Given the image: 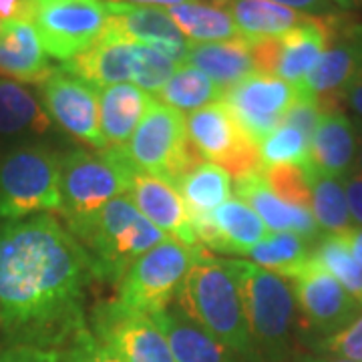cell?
I'll return each instance as SVG.
<instances>
[{"mask_svg":"<svg viewBox=\"0 0 362 362\" xmlns=\"http://www.w3.org/2000/svg\"><path fill=\"white\" fill-rule=\"evenodd\" d=\"M292 362H352L346 358H338V356H330V354H298L292 358Z\"/></svg>","mask_w":362,"mask_h":362,"instance_id":"48","label":"cell"},{"mask_svg":"<svg viewBox=\"0 0 362 362\" xmlns=\"http://www.w3.org/2000/svg\"><path fill=\"white\" fill-rule=\"evenodd\" d=\"M40 101L52 123L66 135L105 151L107 143L99 127V89L81 81L65 69H54L39 85Z\"/></svg>","mask_w":362,"mask_h":362,"instance_id":"12","label":"cell"},{"mask_svg":"<svg viewBox=\"0 0 362 362\" xmlns=\"http://www.w3.org/2000/svg\"><path fill=\"white\" fill-rule=\"evenodd\" d=\"M151 318L163 332L175 362H240L233 352L194 322L177 304L151 314Z\"/></svg>","mask_w":362,"mask_h":362,"instance_id":"24","label":"cell"},{"mask_svg":"<svg viewBox=\"0 0 362 362\" xmlns=\"http://www.w3.org/2000/svg\"><path fill=\"white\" fill-rule=\"evenodd\" d=\"M356 173H362V133L358 135V149H356V161H354V169Z\"/></svg>","mask_w":362,"mask_h":362,"instance_id":"49","label":"cell"},{"mask_svg":"<svg viewBox=\"0 0 362 362\" xmlns=\"http://www.w3.org/2000/svg\"><path fill=\"white\" fill-rule=\"evenodd\" d=\"M52 129V121L37 93L25 83L0 78V139L37 141Z\"/></svg>","mask_w":362,"mask_h":362,"instance_id":"23","label":"cell"},{"mask_svg":"<svg viewBox=\"0 0 362 362\" xmlns=\"http://www.w3.org/2000/svg\"><path fill=\"white\" fill-rule=\"evenodd\" d=\"M28 0H0V23L4 21H26Z\"/></svg>","mask_w":362,"mask_h":362,"instance_id":"45","label":"cell"},{"mask_svg":"<svg viewBox=\"0 0 362 362\" xmlns=\"http://www.w3.org/2000/svg\"><path fill=\"white\" fill-rule=\"evenodd\" d=\"M175 302L240 362H259L230 259H218L199 247Z\"/></svg>","mask_w":362,"mask_h":362,"instance_id":"2","label":"cell"},{"mask_svg":"<svg viewBox=\"0 0 362 362\" xmlns=\"http://www.w3.org/2000/svg\"><path fill=\"white\" fill-rule=\"evenodd\" d=\"M49 54L30 21H4L0 23V75L18 83L40 85L51 75Z\"/></svg>","mask_w":362,"mask_h":362,"instance_id":"19","label":"cell"},{"mask_svg":"<svg viewBox=\"0 0 362 362\" xmlns=\"http://www.w3.org/2000/svg\"><path fill=\"white\" fill-rule=\"evenodd\" d=\"M131 165L119 149H73L61 156V209L77 235L109 202L127 194Z\"/></svg>","mask_w":362,"mask_h":362,"instance_id":"5","label":"cell"},{"mask_svg":"<svg viewBox=\"0 0 362 362\" xmlns=\"http://www.w3.org/2000/svg\"><path fill=\"white\" fill-rule=\"evenodd\" d=\"M185 65L195 66L221 89H228L247 75L258 73L250 42L242 37L221 42H192Z\"/></svg>","mask_w":362,"mask_h":362,"instance_id":"26","label":"cell"},{"mask_svg":"<svg viewBox=\"0 0 362 362\" xmlns=\"http://www.w3.org/2000/svg\"><path fill=\"white\" fill-rule=\"evenodd\" d=\"M262 169L274 165H300L310 169V141L288 125H280L259 141Z\"/></svg>","mask_w":362,"mask_h":362,"instance_id":"35","label":"cell"},{"mask_svg":"<svg viewBox=\"0 0 362 362\" xmlns=\"http://www.w3.org/2000/svg\"><path fill=\"white\" fill-rule=\"evenodd\" d=\"M168 13L189 42H221L240 37L230 13L216 4L187 0L168 8Z\"/></svg>","mask_w":362,"mask_h":362,"instance_id":"29","label":"cell"},{"mask_svg":"<svg viewBox=\"0 0 362 362\" xmlns=\"http://www.w3.org/2000/svg\"><path fill=\"white\" fill-rule=\"evenodd\" d=\"M61 209V156L39 141L0 153V220L16 221Z\"/></svg>","mask_w":362,"mask_h":362,"instance_id":"6","label":"cell"},{"mask_svg":"<svg viewBox=\"0 0 362 362\" xmlns=\"http://www.w3.org/2000/svg\"><path fill=\"white\" fill-rule=\"evenodd\" d=\"M246 258L259 268L290 280L312 258V247L310 242L296 233L276 232L268 233L259 244L252 247Z\"/></svg>","mask_w":362,"mask_h":362,"instance_id":"31","label":"cell"},{"mask_svg":"<svg viewBox=\"0 0 362 362\" xmlns=\"http://www.w3.org/2000/svg\"><path fill=\"white\" fill-rule=\"evenodd\" d=\"M26 21L47 54L66 63L103 35L109 11L107 0H28Z\"/></svg>","mask_w":362,"mask_h":362,"instance_id":"8","label":"cell"},{"mask_svg":"<svg viewBox=\"0 0 362 362\" xmlns=\"http://www.w3.org/2000/svg\"><path fill=\"white\" fill-rule=\"evenodd\" d=\"M337 35V14L332 16H308L280 37V51L276 63V77L286 83L302 87L310 71L320 61L330 40Z\"/></svg>","mask_w":362,"mask_h":362,"instance_id":"17","label":"cell"},{"mask_svg":"<svg viewBox=\"0 0 362 362\" xmlns=\"http://www.w3.org/2000/svg\"><path fill=\"white\" fill-rule=\"evenodd\" d=\"M350 35L354 37V39L358 40L362 45V25L361 26H354V28H350Z\"/></svg>","mask_w":362,"mask_h":362,"instance_id":"51","label":"cell"},{"mask_svg":"<svg viewBox=\"0 0 362 362\" xmlns=\"http://www.w3.org/2000/svg\"><path fill=\"white\" fill-rule=\"evenodd\" d=\"M185 129L202 157L233 177L262 171L258 143L240 127L223 101L189 113L185 117Z\"/></svg>","mask_w":362,"mask_h":362,"instance_id":"10","label":"cell"},{"mask_svg":"<svg viewBox=\"0 0 362 362\" xmlns=\"http://www.w3.org/2000/svg\"><path fill=\"white\" fill-rule=\"evenodd\" d=\"M127 197L147 220L156 223L161 232L169 233L171 240L189 250L202 247L192 230L187 209L175 185L157 175L131 168Z\"/></svg>","mask_w":362,"mask_h":362,"instance_id":"16","label":"cell"},{"mask_svg":"<svg viewBox=\"0 0 362 362\" xmlns=\"http://www.w3.org/2000/svg\"><path fill=\"white\" fill-rule=\"evenodd\" d=\"M131 168L157 175L175 185L206 159L195 149L180 111L153 99L139 127L123 149H119Z\"/></svg>","mask_w":362,"mask_h":362,"instance_id":"7","label":"cell"},{"mask_svg":"<svg viewBox=\"0 0 362 362\" xmlns=\"http://www.w3.org/2000/svg\"><path fill=\"white\" fill-rule=\"evenodd\" d=\"M0 362H61L57 350L35 346H4L0 349Z\"/></svg>","mask_w":362,"mask_h":362,"instance_id":"42","label":"cell"},{"mask_svg":"<svg viewBox=\"0 0 362 362\" xmlns=\"http://www.w3.org/2000/svg\"><path fill=\"white\" fill-rule=\"evenodd\" d=\"M346 107L352 115V123L356 131L361 129L362 133V65L361 69L354 73V77L350 78L349 85L344 87L342 95H340V109Z\"/></svg>","mask_w":362,"mask_h":362,"instance_id":"41","label":"cell"},{"mask_svg":"<svg viewBox=\"0 0 362 362\" xmlns=\"http://www.w3.org/2000/svg\"><path fill=\"white\" fill-rule=\"evenodd\" d=\"M362 65V45L352 35L330 45L298 89L316 99L322 111L340 109V95Z\"/></svg>","mask_w":362,"mask_h":362,"instance_id":"22","label":"cell"},{"mask_svg":"<svg viewBox=\"0 0 362 362\" xmlns=\"http://www.w3.org/2000/svg\"><path fill=\"white\" fill-rule=\"evenodd\" d=\"M109 23L135 45H145L163 52L177 65H185L192 42L183 37L180 28L171 21L168 8L159 6H137L107 0Z\"/></svg>","mask_w":362,"mask_h":362,"instance_id":"15","label":"cell"},{"mask_svg":"<svg viewBox=\"0 0 362 362\" xmlns=\"http://www.w3.org/2000/svg\"><path fill=\"white\" fill-rule=\"evenodd\" d=\"M89 252L49 214L0 226V330L8 346L61 350L89 328Z\"/></svg>","mask_w":362,"mask_h":362,"instance_id":"1","label":"cell"},{"mask_svg":"<svg viewBox=\"0 0 362 362\" xmlns=\"http://www.w3.org/2000/svg\"><path fill=\"white\" fill-rule=\"evenodd\" d=\"M89 252L99 280L117 284L145 252L168 240L127 195H119L75 235Z\"/></svg>","mask_w":362,"mask_h":362,"instance_id":"4","label":"cell"},{"mask_svg":"<svg viewBox=\"0 0 362 362\" xmlns=\"http://www.w3.org/2000/svg\"><path fill=\"white\" fill-rule=\"evenodd\" d=\"M342 238H344V242H346V246H349L350 254L354 256V259L358 264H362V228H354L349 233H344Z\"/></svg>","mask_w":362,"mask_h":362,"instance_id":"46","label":"cell"},{"mask_svg":"<svg viewBox=\"0 0 362 362\" xmlns=\"http://www.w3.org/2000/svg\"><path fill=\"white\" fill-rule=\"evenodd\" d=\"M209 216L216 230L214 250L221 254L246 256L270 232L258 214L238 197L214 209Z\"/></svg>","mask_w":362,"mask_h":362,"instance_id":"28","label":"cell"},{"mask_svg":"<svg viewBox=\"0 0 362 362\" xmlns=\"http://www.w3.org/2000/svg\"><path fill=\"white\" fill-rule=\"evenodd\" d=\"M290 282L304 324L318 332L320 338L342 330L362 314L361 304L314 258V254Z\"/></svg>","mask_w":362,"mask_h":362,"instance_id":"13","label":"cell"},{"mask_svg":"<svg viewBox=\"0 0 362 362\" xmlns=\"http://www.w3.org/2000/svg\"><path fill=\"white\" fill-rule=\"evenodd\" d=\"M259 362H288L296 324V300L282 276L247 259H230Z\"/></svg>","mask_w":362,"mask_h":362,"instance_id":"3","label":"cell"},{"mask_svg":"<svg viewBox=\"0 0 362 362\" xmlns=\"http://www.w3.org/2000/svg\"><path fill=\"white\" fill-rule=\"evenodd\" d=\"M226 89L216 85L202 71L192 65H180L175 75L165 83V87L157 93V101L168 105L180 113H194L206 105L218 103L223 99Z\"/></svg>","mask_w":362,"mask_h":362,"instance_id":"32","label":"cell"},{"mask_svg":"<svg viewBox=\"0 0 362 362\" xmlns=\"http://www.w3.org/2000/svg\"><path fill=\"white\" fill-rule=\"evenodd\" d=\"M298 87L280 77L254 73L223 93V103L240 123V127L258 143L282 125V117L298 99Z\"/></svg>","mask_w":362,"mask_h":362,"instance_id":"14","label":"cell"},{"mask_svg":"<svg viewBox=\"0 0 362 362\" xmlns=\"http://www.w3.org/2000/svg\"><path fill=\"white\" fill-rule=\"evenodd\" d=\"M153 97L131 83L99 90V127L107 149H123L139 127Z\"/></svg>","mask_w":362,"mask_h":362,"instance_id":"25","label":"cell"},{"mask_svg":"<svg viewBox=\"0 0 362 362\" xmlns=\"http://www.w3.org/2000/svg\"><path fill=\"white\" fill-rule=\"evenodd\" d=\"M61 362H121L111 350H107L93 337L90 328L81 332L65 349L57 350Z\"/></svg>","mask_w":362,"mask_h":362,"instance_id":"40","label":"cell"},{"mask_svg":"<svg viewBox=\"0 0 362 362\" xmlns=\"http://www.w3.org/2000/svg\"><path fill=\"white\" fill-rule=\"evenodd\" d=\"M175 189L187 211H214L232 199V175L220 165L204 161L183 175Z\"/></svg>","mask_w":362,"mask_h":362,"instance_id":"30","label":"cell"},{"mask_svg":"<svg viewBox=\"0 0 362 362\" xmlns=\"http://www.w3.org/2000/svg\"><path fill=\"white\" fill-rule=\"evenodd\" d=\"M312 254L362 306V264L350 254L344 238L337 233H324L314 242Z\"/></svg>","mask_w":362,"mask_h":362,"instance_id":"34","label":"cell"},{"mask_svg":"<svg viewBox=\"0 0 362 362\" xmlns=\"http://www.w3.org/2000/svg\"><path fill=\"white\" fill-rule=\"evenodd\" d=\"M238 199L252 207L266 228L272 232L296 233L306 242L314 244L320 238V228L310 209L290 206L268 189L262 171L235 177Z\"/></svg>","mask_w":362,"mask_h":362,"instance_id":"20","label":"cell"},{"mask_svg":"<svg viewBox=\"0 0 362 362\" xmlns=\"http://www.w3.org/2000/svg\"><path fill=\"white\" fill-rule=\"evenodd\" d=\"M332 2H334V4H337L338 8H340V6H342V0H332Z\"/></svg>","mask_w":362,"mask_h":362,"instance_id":"53","label":"cell"},{"mask_svg":"<svg viewBox=\"0 0 362 362\" xmlns=\"http://www.w3.org/2000/svg\"><path fill=\"white\" fill-rule=\"evenodd\" d=\"M115 2H125V4H137V6H159V8H171L183 4L187 0H115Z\"/></svg>","mask_w":362,"mask_h":362,"instance_id":"47","label":"cell"},{"mask_svg":"<svg viewBox=\"0 0 362 362\" xmlns=\"http://www.w3.org/2000/svg\"><path fill=\"white\" fill-rule=\"evenodd\" d=\"M264 181L272 194L290 206L310 209L312 192L308 175L300 165H274L262 169Z\"/></svg>","mask_w":362,"mask_h":362,"instance_id":"37","label":"cell"},{"mask_svg":"<svg viewBox=\"0 0 362 362\" xmlns=\"http://www.w3.org/2000/svg\"><path fill=\"white\" fill-rule=\"evenodd\" d=\"M228 2H230V0H209V4H216V6H221V8H223Z\"/></svg>","mask_w":362,"mask_h":362,"instance_id":"52","label":"cell"},{"mask_svg":"<svg viewBox=\"0 0 362 362\" xmlns=\"http://www.w3.org/2000/svg\"><path fill=\"white\" fill-rule=\"evenodd\" d=\"M197 250L199 247L189 250L181 246L180 242L171 238L151 247L131 266L119 282L117 302L149 316L169 308L171 302L177 298Z\"/></svg>","mask_w":362,"mask_h":362,"instance_id":"9","label":"cell"},{"mask_svg":"<svg viewBox=\"0 0 362 362\" xmlns=\"http://www.w3.org/2000/svg\"><path fill=\"white\" fill-rule=\"evenodd\" d=\"M274 2L308 16H332L337 8L332 0H274Z\"/></svg>","mask_w":362,"mask_h":362,"instance_id":"44","label":"cell"},{"mask_svg":"<svg viewBox=\"0 0 362 362\" xmlns=\"http://www.w3.org/2000/svg\"><path fill=\"white\" fill-rule=\"evenodd\" d=\"M133 49L135 42L125 39L109 23L103 35L89 49L66 61L63 69L101 90L105 87L129 81L133 69Z\"/></svg>","mask_w":362,"mask_h":362,"instance_id":"18","label":"cell"},{"mask_svg":"<svg viewBox=\"0 0 362 362\" xmlns=\"http://www.w3.org/2000/svg\"><path fill=\"white\" fill-rule=\"evenodd\" d=\"M180 65L171 61L163 52L145 45H135L133 49V69L131 81L149 95H157L165 87L169 78L175 75Z\"/></svg>","mask_w":362,"mask_h":362,"instance_id":"36","label":"cell"},{"mask_svg":"<svg viewBox=\"0 0 362 362\" xmlns=\"http://www.w3.org/2000/svg\"><path fill=\"white\" fill-rule=\"evenodd\" d=\"M90 332L121 362H175L153 318L117 300L101 302L93 308Z\"/></svg>","mask_w":362,"mask_h":362,"instance_id":"11","label":"cell"},{"mask_svg":"<svg viewBox=\"0 0 362 362\" xmlns=\"http://www.w3.org/2000/svg\"><path fill=\"white\" fill-rule=\"evenodd\" d=\"M342 185H344V194L349 202L350 218L356 228H362V173L350 171L342 180Z\"/></svg>","mask_w":362,"mask_h":362,"instance_id":"43","label":"cell"},{"mask_svg":"<svg viewBox=\"0 0 362 362\" xmlns=\"http://www.w3.org/2000/svg\"><path fill=\"white\" fill-rule=\"evenodd\" d=\"M358 133L342 109L326 111L310 141V169L328 177H346L354 169ZM308 171V169H306Z\"/></svg>","mask_w":362,"mask_h":362,"instance_id":"21","label":"cell"},{"mask_svg":"<svg viewBox=\"0 0 362 362\" xmlns=\"http://www.w3.org/2000/svg\"><path fill=\"white\" fill-rule=\"evenodd\" d=\"M312 349L318 354H330L352 362H362V314L334 334L314 340Z\"/></svg>","mask_w":362,"mask_h":362,"instance_id":"38","label":"cell"},{"mask_svg":"<svg viewBox=\"0 0 362 362\" xmlns=\"http://www.w3.org/2000/svg\"><path fill=\"white\" fill-rule=\"evenodd\" d=\"M322 115L324 111L322 107L318 105V101L312 99L310 95H306V93L300 90L296 101L292 103V107L282 117V125H288L292 129L300 131L308 141H312V135H314L316 127L320 125Z\"/></svg>","mask_w":362,"mask_h":362,"instance_id":"39","label":"cell"},{"mask_svg":"<svg viewBox=\"0 0 362 362\" xmlns=\"http://www.w3.org/2000/svg\"><path fill=\"white\" fill-rule=\"evenodd\" d=\"M308 183L312 192L310 211H314V220L324 233H337L344 235L354 230V221L350 218L349 202L344 194L342 180L320 175L308 169Z\"/></svg>","mask_w":362,"mask_h":362,"instance_id":"33","label":"cell"},{"mask_svg":"<svg viewBox=\"0 0 362 362\" xmlns=\"http://www.w3.org/2000/svg\"><path fill=\"white\" fill-rule=\"evenodd\" d=\"M358 6H362V0H342V6L340 8L349 11V8H358Z\"/></svg>","mask_w":362,"mask_h":362,"instance_id":"50","label":"cell"},{"mask_svg":"<svg viewBox=\"0 0 362 362\" xmlns=\"http://www.w3.org/2000/svg\"><path fill=\"white\" fill-rule=\"evenodd\" d=\"M226 11L232 16L240 37L247 42L278 39L308 18V14L286 8L274 0H230Z\"/></svg>","mask_w":362,"mask_h":362,"instance_id":"27","label":"cell"}]
</instances>
